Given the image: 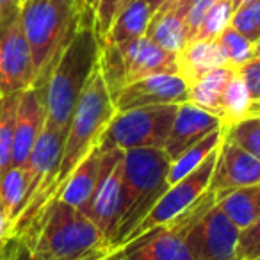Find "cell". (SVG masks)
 <instances>
[{
    "label": "cell",
    "mask_w": 260,
    "mask_h": 260,
    "mask_svg": "<svg viewBox=\"0 0 260 260\" xmlns=\"http://www.w3.org/2000/svg\"><path fill=\"white\" fill-rule=\"evenodd\" d=\"M100 52L102 43L94 32L93 18H84L43 84L47 121L68 130L77 102L98 68Z\"/></svg>",
    "instance_id": "6da1fadb"
},
{
    "label": "cell",
    "mask_w": 260,
    "mask_h": 260,
    "mask_svg": "<svg viewBox=\"0 0 260 260\" xmlns=\"http://www.w3.org/2000/svg\"><path fill=\"white\" fill-rule=\"evenodd\" d=\"M84 18H93L80 0H25L20 20L32 54L34 84L43 87L61 52Z\"/></svg>",
    "instance_id": "7a4b0ae2"
},
{
    "label": "cell",
    "mask_w": 260,
    "mask_h": 260,
    "mask_svg": "<svg viewBox=\"0 0 260 260\" xmlns=\"http://www.w3.org/2000/svg\"><path fill=\"white\" fill-rule=\"evenodd\" d=\"M18 241L43 260H82L100 249H111L94 223L62 200H52Z\"/></svg>",
    "instance_id": "3957f363"
},
{
    "label": "cell",
    "mask_w": 260,
    "mask_h": 260,
    "mask_svg": "<svg viewBox=\"0 0 260 260\" xmlns=\"http://www.w3.org/2000/svg\"><path fill=\"white\" fill-rule=\"evenodd\" d=\"M114 102H112L111 93H109L107 86L104 82L100 68H96L91 75L84 93L80 94L79 102L75 105V111L72 114V119H70L64 143H62L59 166L54 180H52L50 187L45 194L43 209L59 194L64 182L68 180L73 170L80 164V160L98 145V139H100L107 123L114 116Z\"/></svg>",
    "instance_id": "277c9868"
},
{
    "label": "cell",
    "mask_w": 260,
    "mask_h": 260,
    "mask_svg": "<svg viewBox=\"0 0 260 260\" xmlns=\"http://www.w3.org/2000/svg\"><path fill=\"white\" fill-rule=\"evenodd\" d=\"M171 159L162 148H136L123 152V216L109 248H121L170 187Z\"/></svg>",
    "instance_id": "5b68a950"
},
{
    "label": "cell",
    "mask_w": 260,
    "mask_h": 260,
    "mask_svg": "<svg viewBox=\"0 0 260 260\" xmlns=\"http://www.w3.org/2000/svg\"><path fill=\"white\" fill-rule=\"evenodd\" d=\"M64 136L66 130L52 125L50 121H45L40 138H38L27 162L23 164L27 191L22 209L13 224V237L15 239H22L43 210L45 194H47L59 166Z\"/></svg>",
    "instance_id": "8992f818"
},
{
    "label": "cell",
    "mask_w": 260,
    "mask_h": 260,
    "mask_svg": "<svg viewBox=\"0 0 260 260\" xmlns=\"http://www.w3.org/2000/svg\"><path fill=\"white\" fill-rule=\"evenodd\" d=\"M178 105H152L114 112L98 139L102 152L109 150L164 148Z\"/></svg>",
    "instance_id": "52a82bcc"
},
{
    "label": "cell",
    "mask_w": 260,
    "mask_h": 260,
    "mask_svg": "<svg viewBox=\"0 0 260 260\" xmlns=\"http://www.w3.org/2000/svg\"><path fill=\"white\" fill-rule=\"evenodd\" d=\"M214 203L216 194L207 189L205 194L185 212L126 242L118 248V253L123 260H192L185 244L187 232Z\"/></svg>",
    "instance_id": "ba28073f"
},
{
    "label": "cell",
    "mask_w": 260,
    "mask_h": 260,
    "mask_svg": "<svg viewBox=\"0 0 260 260\" xmlns=\"http://www.w3.org/2000/svg\"><path fill=\"white\" fill-rule=\"evenodd\" d=\"M123 150L104 152V170L93 196L82 212L94 223L104 235L105 244H111L118 223L123 216Z\"/></svg>",
    "instance_id": "9c48e42d"
},
{
    "label": "cell",
    "mask_w": 260,
    "mask_h": 260,
    "mask_svg": "<svg viewBox=\"0 0 260 260\" xmlns=\"http://www.w3.org/2000/svg\"><path fill=\"white\" fill-rule=\"evenodd\" d=\"M219 148V146H217ZM217 148L196 168L194 171H191L189 175H185L184 178L177 180L175 184H171L166 189L162 196L159 198V202L153 205V209L148 212V216L139 223V226L132 232L128 242L134 241L136 237L146 234L152 228L160 226V224L168 223L173 217L180 216L182 212L189 209L191 205H194L200 198L207 192L210 184V177H212L214 164L217 159Z\"/></svg>",
    "instance_id": "30bf717a"
},
{
    "label": "cell",
    "mask_w": 260,
    "mask_h": 260,
    "mask_svg": "<svg viewBox=\"0 0 260 260\" xmlns=\"http://www.w3.org/2000/svg\"><path fill=\"white\" fill-rule=\"evenodd\" d=\"M239 230L214 203L187 232L185 244L192 260H241Z\"/></svg>",
    "instance_id": "8fae6325"
},
{
    "label": "cell",
    "mask_w": 260,
    "mask_h": 260,
    "mask_svg": "<svg viewBox=\"0 0 260 260\" xmlns=\"http://www.w3.org/2000/svg\"><path fill=\"white\" fill-rule=\"evenodd\" d=\"M32 84V54L18 13L0 25V96L22 93Z\"/></svg>",
    "instance_id": "7c38bea8"
},
{
    "label": "cell",
    "mask_w": 260,
    "mask_h": 260,
    "mask_svg": "<svg viewBox=\"0 0 260 260\" xmlns=\"http://www.w3.org/2000/svg\"><path fill=\"white\" fill-rule=\"evenodd\" d=\"M189 102V86L178 73H160L125 86L114 98L118 112L152 105H180Z\"/></svg>",
    "instance_id": "4fadbf2b"
},
{
    "label": "cell",
    "mask_w": 260,
    "mask_h": 260,
    "mask_svg": "<svg viewBox=\"0 0 260 260\" xmlns=\"http://www.w3.org/2000/svg\"><path fill=\"white\" fill-rule=\"evenodd\" d=\"M260 184V160L224 139L217 148V159L210 177L209 191L214 194Z\"/></svg>",
    "instance_id": "5bb4252c"
},
{
    "label": "cell",
    "mask_w": 260,
    "mask_h": 260,
    "mask_svg": "<svg viewBox=\"0 0 260 260\" xmlns=\"http://www.w3.org/2000/svg\"><path fill=\"white\" fill-rule=\"evenodd\" d=\"M121 59L125 86L160 73H178L177 55L166 52L146 36L116 45Z\"/></svg>",
    "instance_id": "9a60e30c"
},
{
    "label": "cell",
    "mask_w": 260,
    "mask_h": 260,
    "mask_svg": "<svg viewBox=\"0 0 260 260\" xmlns=\"http://www.w3.org/2000/svg\"><path fill=\"white\" fill-rule=\"evenodd\" d=\"M47 121L43 87L30 86L20 93L15 119V141H13L11 166H23L40 138Z\"/></svg>",
    "instance_id": "2e32d148"
},
{
    "label": "cell",
    "mask_w": 260,
    "mask_h": 260,
    "mask_svg": "<svg viewBox=\"0 0 260 260\" xmlns=\"http://www.w3.org/2000/svg\"><path fill=\"white\" fill-rule=\"evenodd\" d=\"M219 128H224V126L217 116L196 107L191 102H184L178 105L173 125H171L162 150L173 160L182 152H185L192 145H196L203 138H207Z\"/></svg>",
    "instance_id": "e0dca14e"
},
{
    "label": "cell",
    "mask_w": 260,
    "mask_h": 260,
    "mask_svg": "<svg viewBox=\"0 0 260 260\" xmlns=\"http://www.w3.org/2000/svg\"><path fill=\"white\" fill-rule=\"evenodd\" d=\"M102 170H104V152L96 145L73 170L55 198L82 210L96 189Z\"/></svg>",
    "instance_id": "ac0fdd59"
},
{
    "label": "cell",
    "mask_w": 260,
    "mask_h": 260,
    "mask_svg": "<svg viewBox=\"0 0 260 260\" xmlns=\"http://www.w3.org/2000/svg\"><path fill=\"white\" fill-rule=\"evenodd\" d=\"M224 64L223 54L219 50L217 41L191 40L177 54L178 75L185 80L187 86L194 84L203 75Z\"/></svg>",
    "instance_id": "d6986e66"
},
{
    "label": "cell",
    "mask_w": 260,
    "mask_h": 260,
    "mask_svg": "<svg viewBox=\"0 0 260 260\" xmlns=\"http://www.w3.org/2000/svg\"><path fill=\"white\" fill-rule=\"evenodd\" d=\"M153 15H155V11L148 4V0H130L128 4L118 13L102 45H121L126 41L143 38L146 34V29H148Z\"/></svg>",
    "instance_id": "ffe728a7"
},
{
    "label": "cell",
    "mask_w": 260,
    "mask_h": 260,
    "mask_svg": "<svg viewBox=\"0 0 260 260\" xmlns=\"http://www.w3.org/2000/svg\"><path fill=\"white\" fill-rule=\"evenodd\" d=\"M148 40L164 48L166 52L177 55L189 43V32L185 18L175 9L162 8L153 15L145 34Z\"/></svg>",
    "instance_id": "44dd1931"
},
{
    "label": "cell",
    "mask_w": 260,
    "mask_h": 260,
    "mask_svg": "<svg viewBox=\"0 0 260 260\" xmlns=\"http://www.w3.org/2000/svg\"><path fill=\"white\" fill-rule=\"evenodd\" d=\"M216 205L239 230H242L260 216V184L216 194Z\"/></svg>",
    "instance_id": "7402d4cb"
},
{
    "label": "cell",
    "mask_w": 260,
    "mask_h": 260,
    "mask_svg": "<svg viewBox=\"0 0 260 260\" xmlns=\"http://www.w3.org/2000/svg\"><path fill=\"white\" fill-rule=\"evenodd\" d=\"M235 68L219 66L189 86V102L221 119V98ZM223 123V121H221Z\"/></svg>",
    "instance_id": "603a6c76"
},
{
    "label": "cell",
    "mask_w": 260,
    "mask_h": 260,
    "mask_svg": "<svg viewBox=\"0 0 260 260\" xmlns=\"http://www.w3.org/2000/svg\"><path fill=\"white\" fill-rule=\"evenodd\" d=\"M224 136V128H219L212 134H209L207 138H203L202 141H198L196 145H192L191 148H187L185 152H182L178 157H175L171 160L170 166V175H168V182L175 184L177 180L184 178L185 175H189L191 171H194L217 146L221 145Z\"/></svg>",
    "instance_id": "cb8c5ba5"
},
{
    "label": "cell",
    "mask_w": 260,
    "mask_h": 260,
    "mask_svg": "<svg viewBox=\"0 0 260 260\" xmlns=\"http://www.w3.org/2000/svg\"><path fill=\"white\" fill-rule=\"evenodd\" d=\"M251 104L253 100L248 86H246L239 70H235V73L230 77L226 87H224L223 98H221V121H223L224 128L248 116Z\"/></svg>",
    "instance_id": "d4e9b609"
},
{
    "label": "cell",
    "mask_w": 260,
    "mask_h": 260,
    "mask_svg": "<svg viewBox=\"0 0 260 260\" xmlns=\"http://www.w3.org/2000/svg\"><path fill=\"white\" fill-rule=\"evenodd\" d=\"M20 93L0 96V177L13 162L15 141V119Z\"/></svg>",
    "instance_id": "484cf974"
},
{
    "label": "cell",
    "mask_w": 260,
    "mask_h": 260,
    "mask_svg": "<svg viewBox=\"0 0 260 260\" xmlns=\"http://www.w3.org/2000/svg\"><path fill=\"white\" fill-rule=\"evenodd\" d=\"M27 191V180L23 166H9L0 177V202L4 203L8 216L11 219V228L22 209Z\"/></svg>",
    "instance_id": "4316f807"
},
{
    "label": "cell",
    "mask_w": 260,
    "mask_h": 260,
    "mask_svg": "<svg viewBox=\"0 0 260 260\" xmlns=\"http://www.w3.org/2000/svg\"><path fill=\"white\" fill-rule=\"evenodd\" d=\"M224 139L232 141L260 160V112H251L224 128Z\"/></svg>",
    "instance_id": "83f0119b"
},
{
    "label": "cell",
    "mask_w": 260,
    "mask_h": 260,
    "mask_svg": "<svg viewBox=\"0 0 260 260\" xmlns=\"http://www.w3.org/2000/svg\"><path fill=\"white\" fill-rule=\"evenodd\" d=\"M216 41L219 45L221 54H223L224 64L230 66V68L237 70L253 59L255 43H251L248 38H244L241 32L232 29L230 25L219 34V38Z\"/></svg>",
    "instance_id": "f1b7e54d"
},
{
    "label": "cell",
    "mask_w": 260,
    "mask_h": 260,
    "mask_svg": "<svg viewBox=\"0 0 260 260\" xmlns=\"http://www.w3.org/2000/svg\"><path fill=\"white\" fill-rule=\"evenodd\" d=\"M234 4L232 0H219L212 8L207 11L196 30L192 40H205V41H216L219 34L230 25L232 15H234Z\"/></svg>",
    "instance_id": "f546056e"
},
{
    "label": "cell",
    "mask_w": 260,
    "mask_h": 260,
    "mask_svg": "<svg viewBox=\"0 0 260 260\" xmlns=\"http://www.w3.org/2000/svg\"><path fill=\"white\" fill-rule=\"evenodd\" d=\"M230 27L248 38L251 43H256L260 40V0L235 9Z\"/></svg>",
    "instance_id": "4dcf8cb0"
},
{
    "label": "cell",
    "mask_w": 260,
    "mask_h": 260,
    "mask_svg": "<svg viewBox=\"0 0 260 260\" xmlns=\"http://www.w3.org/2000/svg\"><path fill=\"white\" fill-rule=\"evenodd\" d=\"M130 0H98L96 9L93 15V27L100 43L104 41L105 34L109 32L112 22L118 16V13L128 4Z\"/></svg>",
    "instance_id": "1f68e13d"
},
{
    "label": "cell",
    "mask_w": 260,
    "mask_h": 260,
    "mask_svg": "<svg viewBox=\"0 0 260 260\" xmlns=\"http://www.w3.org/2000/svg\"><path fill=\"white\" fill-rule=\"evenodd\" d=\"M239 256L241 260H255L260 256V216L239 234Z\"/></svg>",
    "instance_id": "d6a6232c"
},
{
    "label": "cell",
    "mask_w": 260,
    "mask_h": 260,
    "mask_svg": "<svg viewBox=\"0 0 260 260\" xmlns=\"http://www.w3.org/2000/svg\"><path fill=\"white\" fill-rule=\"evenodd\" d=\"M216 2H219V0H192L191 2L187 13H185V16H184L185 25H187V32H189V41L194 38L203 16L207 15V11H209Z\"/></svg>",
    "instance_id": "836d02e7"
},
{
    "label": "cell",
    "mask_w": 260,
    "mask_h": 260,
    "mask_svg": "<svg viewBox=\"0 0 260 260\" xmlns=\"http://www.w3.org/2000/svg\"><path fill=\"white\" fill-rule=\"evenodd\" d=\"M237 70L242 79H244L246 86H248L251 100L260 102V61L258 59H251V61L246 62L244 66H241Z\"/></svg>",
    "instance_id": "e575fe53"
},
{
    "label": "cell",
    "mask_w": 260,
    "mask_h": 260,
    "mask_svg": "<svg viewBox=\"0 0 260 260\" xmlns=\"http://www.w3.org/2000/svg\"><path fill=\"white\" fill-rule=\"evenodd\" d=\"M13 241H15V237H13L11 219H9L4 203L0 202V256L8 251L9 246L13 244Z\"/></svg>",
    "instance_id": "d590c367"
},
{
    "label": "cell",
    "mask_w": 260,
    "mask_h": 260,
    "mask_svg": "<svg viewBox=\"0 0 260 260\" xmlns=\"http://www.w3.org/2000/svg\"><path fill=\"white\" fill-rule=\"evenodd\" d=\"M20 13V2L18 0H0V25L16 16Z\"/></svg>",
    "instance_id": "8d00e7d4"
},
{
    "label": "cell",
    "mask_w": 260,
    "mask_h": 260,
    "mask_svg": "<svg viewBox=\"0 0 260 260\" xmlns=\"http://www.w3.org/2000/svg\"><path fill=\"white\" fill-rule=\"evenodd\" d=\"M15 260H43L30 251V248L23 241L15 239Z\"/></svg>",
    "instance_id": "74e56055"
},
{
    "label": "cell",
    "mask_w": 260,
    "mask_h": 260,
    "mask_svg": "<svg viewBox=\"0 0 260 260\" xmlns=\"http://www.w3.org/2000/svg\"><path fill=\"white\" fill-rule=\"evenodd\" d=\"M192 0H168L166 4L162 6V8H170V9H175V11L178 13V15L185 16V13H187L189 6H191ZM160 8V9H162Z\"/></svg>",
    "instance_id": "f35d334b"
},
{
    "label": "cell",
    "mask_w": 260,
    "mask_h": 260,
    "mask_svg": "<svg viewBox=\"0 0 260 260\" xmlns=\"http://www.w3.org/2000/svg\"><path fill=\"white\" fill-rule=\"evenodd\" d=\"M112 249H100V251H96V253H91V255H87V256H84L82 260H105V256L111 253Z\"/></svg>",
    "instance_id": "ab89813d"
},
{
    "label": "cell",
    "mask_w": 260,
    "mask_h": 260,
    "mask_svg": "<svg viewBox=\"0 0 260 260\" xmlns=\"http://www.w3.org/2000/svg\"><path fill=\"white\" fill-rule=\"evenodd\" d=\"M84 6V9H86L87 13H89L91 16L94 15V9H96V4H98V0H80Z\"/></svg>",
    "instance_id": "60d3db41"
},
{
    "label": "cell",
    "mask_w": 260,
    "mask_h": 260,
    "mask_svg": "<svg viewBox=\"0 0 260 260\" xmlns=\"http://www.w3.org/2000/svg\"><path fill=\"white\" fill-rule=\"evenodd\" d=\"M0 260H15V241H13V244L9 246V249L4 253V255L0 256Z\"/></svg>",
    "instance_id": "b9f144b4"
},
{
    "label": "cell",
    "mask_w": 260,
    "mask_h": 260,
    "mask_svg": "<svg viewBox=\"0 0 260 260\" xmlns=\"http://www.w3.org/2000/svg\"><path fill=\"white\" fill-rule=\"evenodd\" d=\"M166 2H168V0H148V4L152 6V9H153L155 13L159 11V9L162 8V6L166 4Z\"/></svg>",
    "instance_id": "7bdbcfd3"
},
{
    "label": "cell",
    "mask_w": 260,
    "mask_h": 260,
    "mask_svg": "<svg viewBox=\"0 0 260 260\" xmlns=\"http://www.w3.org/2000/svg\"><path fill=\"white\" fill-rule=\"evenodd\" d=\"M251 2H256V0H232V4H234V9H239L246 4H251Z\"/></svg>",
    "instance_id": "ee69618b"
},
{
    "label": "cell",
    "mask_w": 260,
    "mask_h": 260,
    "mask_svg": "<svg viewBox=\"0 0 260 260\" xmlns=\"http://www.w3.org/2000/svg\"><path fill=\"white\" fill-rule=\"evenodd\" d=\"M105 260H123L121 255L118 253V249H114V251H111L107 256H105Z\"/></svg>",
    "instance_id": "f6af8a7d"
},
{
    "label": "cell",
    "mask_w": 260,
    "mask_h": 260,
    "mask_svg": "<svg viewBox=\"0 0 260 260\" xmlns=\"http://www.w3.org/2000/svg\"><path fill=\"white\" fill-rule=\"evenodd\" d=\"M253 59H258L260 61V40L255 43V48H253Z\"/></svg>",
    "instance_id": "bcb514c9"
},
{
    "label": "cell",
    "mask_w": 260,
    "mask_h": 260,
    "mask_svg": "<svg viewBox=\"0 0 260 260\" xmlns=\"http://www.w3.org/2000/svg\"><path fill=\"white\" fill-rule=\"evenodd\" d=\"M18 2H20V6H22V4H23V2H25V0H18Z\"/></svg>",
    "instance_id": "7dc6e473"
},
{
    "label": "cell",
    "mask_w": 260,
    "mask_h": 260,
    "mask_svg": "<svg viewBox=\"0 0 260 260\" xmlns=\"http://www.w3.org/2000/svg\"><path fill=\"white\" fill-rule=\"evenodd\" d=\"M255 260H260V256H258V258H255Z\"/></svg>",
    "instance_id": "c3c4849f"
}]
</instances>
